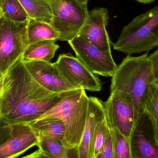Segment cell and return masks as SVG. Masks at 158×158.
Masks as SVG:
<instances>
[{
	"instance_id": "6da1fadb",
	"label": "cell",
	"mask_w": 158,
	"mask_h": 158,
	"mask_svg": "<svg viewBox=\"0 0 158 158\" xmlns=\"http://www.w3.org/2000/svg\"><path fill=\"white\" fill-rule=\"evenodd\" d=\"M74 91L56 94L45 89L33 78L21 57L4 75L2 117L11 125L28 124L40 118Z\"/></svg>"
},
{
	"instance_id": "7a4b0ae2",
	"label": "cell",
	"mask_w": 158,
	"mask_h": 158,
	"mask_svg": "<svg viewBox=\"0 0 158 158\" xmlns=\"http://www.w3.org/2000/svg\"><path fill=\"white\" fill-rule=\"evenodd\" d=\"M148 52L137 57L127 56L118 66L111 80L110 93L122 91L131 97L135 121L144 111L143 100L145 93L156 80Z\"/></svg>"
},
{
	"instance_id": "3957f363",
	"label": "cell",
	"mask_w": 158,
	"mask_h": 158,
	"mask_svg": "<svg viewBox=\"0 0 158 158\" xmlns=\"http://www.w3.org/2000/svg\"><path fill=\"white\" fill-rule=\"evenodd\" d=\"M113 49L127 56L148 52L158 46V4L136 16L125 26Z\"/></svg>"
},
{
	"instance_id": "277c9868",
	"label": "cell",
	"mask_w": 158,
	"mask_h": 158,
	"mask_svg": "<svg viewBox=\"0 0 158 158\" xmlns=\"http://www.w3.org/2000/svg\"><path fill=\"white\" fill-rule=\"evenodd\" d=\"M88 100L85 89L76 90L39 119L56 118L62 120L66 129L63 145L67 148L79 147L85 126Z\"/></svg>"
},
{
	"instance_id": "5b68a950",
	"label": "cell",
	"mask_w": 158,
	"mask_h": 158,
	"mask_svg": "<svg viewBox=\"0 0 158 158\" xmlns=\"http://www.w3.org/2000/svg\"><path fill=\"white\" fill-rule=\"evenodd\" d=\"M28 22H16L0 18V74L4 75L22 57L28 45Z\"/></svg>"
},
{
	"instance_id": "8992f818",
	"label": "cell",
	"mask_w": 158,
	"mask_h": 158,
	"mask_svg": "<svg viewBox=\"0 0 158 158\" xmlns=\"http://www.w3.org/2000/svg\"><path fill=\"white\" fill-rule=\"evenodd\" d=\"M52 14L51 25L59 32V40L69 41L77 37L88 15L87 4L73 0H48Z\"/></svg>"
},
{
	"instance_id": "52a82bcc",
	"label": "cell",
	"mask_w": 158,
	"mask_h": 158,
	"mask_svg": "<svg viewBox=\"0 0 158 158\" xmlns=\"http://www.w3.org/2000/svg\"><path fill=\"white\" fill-rule=\"evenodd\" d=\"M106 119L126 138L130 140L135 122L134 106L131 97L122 91L110 93L103 102Z\"/></svg>"
},
{
	"instance_id": "ba28073f",
	"label": "cell",
	"mask_w": 158,
	"mask_h": 158,
	"mask_svg": "<svg viewBox=\"0 0 158 158\" xmlns=\"http://www.w3.org/2000/svg\"><path fill=\"white\" fill-rule=\"evenodd\" d=\"M68 43L77 59L91 73L106 77L115 75L118 66L110 51H101L77 36Z\"/></svg>"
},
{
	"instance_id": "9c48e42d",
	"label": "cell",
	"mask_w": 158,
	"mask_h": 158,
	"mask_svg": "<svg viewBox=\"0 0 158 158\" xmlns=\"http://www.w3.org/2000/svg\"><path fill=\"white\" fill-rule=\"evenodd\" d=\"M54 64L63 77L74 86L92 92L101 90L102 83L98 77L70 54L59 55Z\"/></svg>"
},
{
	"instance_id": "30bf717a",
	"label": "cell",
	"mask_w": 158,
	"mask_h": 158,
	"mask_svg": "<svg viewBox=\"0 0 158 158\" xmlns=\"http://www.w3.org/2000/svg\"><path fill=\"white\" fill-rule=\"evenodd\" d=\"M130 141L134 158H158L154 126L146 110L135 121Z\"/></svg>"
},
{
	"instance_id": "8fae6325",
	"label": "cell",
	"mask_w": 158,
	"mask_h": 158,
	"mask_svg": "<svg viewBox=\"0 0 158 158\" xmlns=\"http://www.w3.org/2000/svg\"><path fill=\"white\" fill-rule=\"evenodd\" d=\"M22 61L33 78L50 92L64 94L81 89L67 81L54 63L23 59Z\"/></svg>"
},
{
	"instance_id": "7c38bea8",
	"label": "cell",
	"mask_w": 158,
	"mask_h": 158,
	"mask_svg": "<svg viewBox=\"0 0 158 158\" xmlns=\"http://www.w3.org/2000/svg\"><path fill=\"white\" fill-rule=\"evenodd\" d=\"M109 19L106 8L95 7L88 11V16L77 36L101 51H110L112 43L106 30Z\"/></svg>"
},
{
	"instance_id": "4fadbf2b",
	"label": "cell",
	"mask_w": 158,
	"mask_h": 158,
	"mask_svg": "<svg viewBox=\"0 0 158 158\" xmlns=\"http://www.w3.org/2000/svg\"><path fill=\"white\" fill-rule=\"evenodd\" d=\"M12 129L10 139L0 146V158L17 157L39 143L38 134L29 124H14Z\"/></svg>"
},
{
	"instance_id": "5bb4252c",
	"label": "cell",
	"mask_w": 158,
	"mask_h": 158,
	"mask_svg": "<svg viewBox=\"0 0 158 158\" xmlns=\"http://www.w3.org/2000/svg\"><path fill=\"white\" fill-rule=\"evenodd\" d=\"M103 101L89 97L84 130L78 147L79 158H94V135L97 124L105 118Z\"/></svg>"
},
{
	"instance_id": "9a60e30c",
	"label": "cell",
	"mask_w": 158,
	"mask_h": 158,
	"mask_svg": "<svg viewBox=\"0 0 158 158\" xmlns=\"http://www.w3.org/2000/svg\"><path fill=\"white\" fill-rule=\"evenodd\" d=\"M38 147L50 158H79L78 147L67 148L62 142L51 137L38 135Z\"/></svg>"
},
{
	"instance_id": "2e32d148",
	"label": "cell",
	"mask_w": 158,
	"mask_h": 158,
	"mask_svg": "<svg viewBox=\"0 0 158 158\" xmlns=\"http://www.w3.org/2000/svg\"><path fill=\"white\" fill-rule=\"evenodd\" d=\"M56 41L55 40H45L27 45L22 55V59L51 62L59 48Z\"/></svg>"
},
{
	"instance_id": "e0dca14e",
	"label": "cell",
	"mask_w": 158,
	"mask_h": 158,
	"mask_svg": "<svg viewBox=\"0 0 158 158\" xmlns=\"http://www.w3.org/2000/svg\"><path fill=\"white\" fill-rule=\"evenodd\" d=\"M28 124L38 135L51 137L63 143L65 135V126L60 119L56 118L39 119Z\"/></svg>"
},
{
	"instance_id": "ac0fdd59",
	"label": "cell",
	"mask_w": 158,
	"mask_h": 158,
	"mask_svg": "<svg viewBox=\"0 0 158 158\" xmlns=\"http://www.w3.org/2000/svg\"><path fill=\"white\" fill-rule=\"evenodd\" d=\"M28 45L45 40H55L60 38L59 32L51 24L29 19L27 27Z\"/></svg>"
},
{
	"instance_id": "d6986e66",
	"label": "cell",
	"mask_w": 158,
	"mask_h": 158,
	"mask_svg": "<svg viewBox=\"0 0 158 158\" xmlns=\"http://www.w3.org/2000/svg\"><path fill=\"white\" fill-rule=\"evenodd\" d=\"M29 19L52 23V14L48 0H19Z\"/></svg>"
},
{
	"instance_id": "ffe728a7",
	"label": "cell",
	"mask_w": 158,
	"mask_h": 158,
	"mask_svg": "<svg viewBox=\"0 0 158 158\" xmlns=\"http://www.w3.org/2000/svg\"><path fill=\"white\" fill-rule=\"evenodd\" d=\"M143 110L147 112L152 121L155 138L158 144V86L152 84L148 88L143 100Z\"/></svg>"
},
{
	"instance_id": "44dd1931",
	"label": "cell",
	"mask_w": 158,
	"mask_h": 158,
	"mask_svg": "<svg viewBox=\"0 0 158 158\" xmlns=\"http://www.w3.org/2000/svg\"><path fill=\"white\" fill-rule=\"evenodd\" d=\"M2 16L16 22L28 21L29 18L19 0H1Z\"/></svg>"
},
{
	"instance_id": "7402d4cb",
	"label": "cell",
	"mask_w": 158,
	"mask_h": 158,
	"mask_svg": "<svg viewBox=\"0 0 158 158\" xmlns=\"http://www.w3.org/2000/svg\"><path fill=\"white\" fill-rule=\"evenodd\" d=\"M106 120L112 135L114 158H134L131 150L130 140L117 129L112 127L106 119Z\"/></svg>"
},
{
	"instance_id": "603a6c76",
	"label": "cell",
	"mask_w": 158,
	"mask_h": 158,
	"mask_svg": "<svg viewBox=\"0 0 158 158\" xmlns=\"http://www.w3.org/2000/svg\"><path fill=\"white\" fill-rule=\"evenodd\" d=\"M106 126V120L105 117V118L100 122L96 127L94 135V158L99 154L103 146Z\"/></svg>"
},
{
	"instance_id": "cb8c5ba5",
	"label": "cell",
	"mask_w": 158,
	"mask_h": 158,
	"mask_svg": "<svg viewBox=\"0 0 158 158\" xmlns=\"http://www.w3.org/2000/svg\"><path fill=\"white\" fill-rule=\"evenodd\" d=\"M106 124V130L103 146L99 154L94 158H114L112 135L107 122Z\"/></svg>"
},
{
	"instance_id": "d4e9b609",
	"label": "cell",
	"mask_w": 158,
	"mask_h": 158,
	"mask_svg": "<svg viewBox=\"0 0 158 158\" xmlns=\"http://www.w3.org/2000/svg\"><path fill=\"white\" fill-rule=\"evenodd\" d=\"M12 125L3 117L0 118V146L7 142L11 137Z\"/></svg>"
},
{
	"instance_id": "484cf974",
	"label": "cell",
	"mask_w": 158,
	"mask_h": 158,
	"mask_svg": "<svg viewBox=\"0 0 158 158\" xmlns=\"http://www.w3.org/2000/svg\"><path fill=\"white\" fill-rule=\"evenodd\" d=\"M149 56L152 60V68L154 76L156 80L158 78V48L156 51Z\"/></svg>"
},
{
	"instance_id": "4316f807",
	"label": "cell",
	"mask_w": 158,
	"mask_h": 158,
	"mask_svg": "<svg viewBox=\"0 0 158 158\" xmlns=\"http://www.w3.org/2000/svg\"><path fill=\"white\" fill-rule=\"evenodd\" d=\"M21 158H50L40 149H38L31 154L22 157Z\"/></svg>"
},
{
	"instance_id": "83f0119b",
	"label": "cell",
	"mask_w": 158,
	"mask_h": 158,
	"mask_svg": "<svg viewBox=\"0 0 158 158\" xmlns=\"http://www.w3.org/2000/svg\"><path fill=\"white\" fill-rule=\"evenodd\" d=\"M4 75L0 74V118L2 117V95L3 81Z\"/></svg>"
},
{
	"instance_id": "f1b7e54d",
	"label": "cell",
	"mask_w": 158,
	"mask_h": 158,
	"mask_svg": "<svg viewBox=\"0 0 158 158\" xmlns=\"http://www.w3.org/2000/svg\"><path fill=\"white\" fill-rule=\"evenodd\" d=\"M74 2L80 5L87 4L89 0H73Z\"/></svg>"
},
{
	"instance_id": "f546056e",
	"label": "cell",
	"mask_w": 158,
	"mask_h": 158,
	"mask_svg": "<svg viewBox=\"0 0 158 158\" xmlns=\"http://www.w3.org/2000/svg\"><path fill=\"white\" fill-rule=\"evenodd\" d=\"M135 1H137L138 2L141 3L148 4L153 2L156 0H135Z\"/></svg>"
},
{
	"instance_id": "4dcf8cb0",
	"label": "cell",
	"mask_w": 158,
	"mask_h": 158,
	"mask_svg": "<svg viewBox=\"0 0 158 158\" xmlns=\"http://www.w3.org/2000/svg\"><path fill=\"white\" fill-rule=\"evenodd\" d=\"M2 16V5H1V0H0V18Z\"/></svg>"
},
{
	"instance_id": "1f68e13d",
	"label": "cell",
	"mask_w": 158,
	"mask_h": 158,
	"mask_svg": "<svg viewBox=\"0 0 158 158\" xmlns=\"http://www.w3.org/2000/svg\"><path fill=\"white\" fill-rule=\"evenodd\" d=\"M154 83L157 85V86H158V78L155 81V82Z\"/></svg>"
}]
</instances>
